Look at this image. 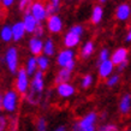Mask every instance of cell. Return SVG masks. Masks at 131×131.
<instances>
[{"label": "cell", "instance_id": "obj_1", "mask_svg": "<svg viewBox=\"0 0 131 131\" xmlns=\"http://www.w3.org/2000/svg\"><path fill=\"white\" fill-rule=\"evenodd\" d=\"M96 122L97 114L95 112H89L72 126V131H95Z\"/></svg>", "mask_w": 131, "mask_h": 131}, {"label": "cell", "instance_id": "obj_2", "mask_svg": "<svg viewBox=\"0 0 131 131\" xmlns=\"http://www.w3.org/2000/svg\"><path fill=\"white\" fill-rule=\"evenodd\" d=\"M18 94L19 93L17 90H7L3 94L1 105H3V110L5 112H7V113L16 112L17 107H18V101H19Z\"/></svg>", "mask_w": 131, "mask_h": 131}, {"label": "cell", "instance_id": "obj_3", "mask_svg": "<svg viewBox=\"0 0 131 131\" xmlns=\"http://www.w3.org/2000/svg\"><path fill=\"white\" fill-rule=\"evenodd\" d=\"M29 77L30 76L28 75V72L25 69H19L16 73V81H15V87H16V90L24 95L27 94L30 89V81H29Z\"/></svg>", "mask_w": 131, "mask_h": 131}, {"label": "cell", "instance_id": "obj_4", "mask_svg": "<svg viewBox=\"0 0 131 131\" xmlns=\"http://www.w3.org/2000/svg\"><path fill=\"white\" fill-rule=\"evenodd\" d=\"M5 64H6V68L8 69V71L11 73H17V71L19 70L18 69V64H19V58H18V49L16 47H8L5 52Z\"/></svg>", "mask_w": 131, "mask_h": 131}, {"label": "cell", "instance_id": "obj_5", "mask_svg": "<svg viewBox=\"0 0 131 131\" xmlns=\"http://www.w3.org/2000/svg\"><path fill=\"white\" fill-rule=\"evenodd\" d=\"M45 88V80H43V71L41 70H37L36 73L32 76V80L30 82V89L29 91L34 93L35 95L40 96L41 93L43 91Z\"/></svg>", "mask_w": 131, "mask_h": 131}, {"label": "cell", "instance_id": "obj_6", "mask_svg": "<svg viewBox=\"0 0 131 131\" xmlns=\"http://www.w3.org/2000/svg\"><path fill=\"white\" fill-rule=\"evenodd\" d=\"M30 13L35 17L39 22H43L48 18V12H47V7L42 1H34L32 5L30 6Z\"/></svg>", "mask_w": 131, "mask_h": 131}, {"label": "cell", "instance_id": "obj_7", "mask_svg": "<svg viewBox=\"0 0 131 131\" xmlns=\"http://www.w3.org/2000/svg\"><path fill=\"white\" fill-rule=\"evenodd\" d=\"M76 53L72 48H65L63 51H60L57 56V64L60 68H66L72 60H75Z\"/></svg>", "mask_w": 131, "mask_h": 131}, {"label": "cell", "instance_id": "obj_8", "mask_svg": "<svg viewBox=\"0 0 131 131\" xmlns=\"http://www.w3.org/2000/svg\"><path fill=\"white\" fill-rule=\"evenodd\" d=\"M63 19H61V17L59 15H51V16H48L47 18V29L48 31L52 32V34H58L63 30Z\"/></svg>", "mask_w": 131, "mask_h": 131}, {"label": "cell", "instance_id": "obj_9", "mask_svg": "<svg viewBox=\"0 0 131 131\" xmlns=\"http://www.w3.org/2000/svg\"><path fill=\"white\" fill-rule=\"evenodd\" d=\"M114 64L111 59L103 60V61H100L99 63V68H97V72H99V76L101 78H108L113 73L114 71Z\"/></svg>", "mask_w": 131, "mask_h": 131}, {"label": "cell", "instance_id": "obj_10", "mask_svg": "<svg viewBox=\"0 0 131 131\" xmlns=\"http://www.w3.org/2000/svg\"><path fill=\"white\" fill-rule=\"evenodd\" d=\"M114 16L117 18V20H119V22H126L131 17V6L126 3L119 4L115 8Z\"/></svg>", "mask_w": 131, "mask_h": 131}, {"label": "cell", "instance_id": "obj_11", "mask_svg": "<svg viewBox=\"0 0 131 131\" xmlns=\"http://www.w3.org/2000/svg\"><path fill=\"white\" fill-rule=\"evenodd\" d=\"M43 41L41 40V37L39 36H32L30 37V40L28 42L29 51L32 56H40L41 53H43Z\"/></svg>", "mask_w": 131, "mask_h": 131}, {"label": "cell", "instance_id": "obj_12", "mask_svg": "<svg viewBox=\"0 0 131 131\" xmlns=\"http://www.w3.org/2000/svg\"><path fill=\"white\" fill-rule=\"evenodd\" d=\"M23 23H24V27H25V30H27V34H34L36 28L39 27L40 22L32 16L30 13V11H27L23 17Z\"/></svg>", "mask_w": 131, "mask_h": 131}, {"label": "cell", "instance_id": "obj_13", "mask_svg": "<svg viewBox=\"0 0 131 131\" xmlns=\"http://www.w3.org/2000/svg\"><path fill=\"white\" fill-rule=\"evenodd\" d=\"M57 93H58V95H59L60 97H63V99H69V97H71V96L76 93V89L71 83H69V82H63V83L57 84Z\"/></svg>", "mask_w": 131, "mask_h": 131}, {"label": "cell", "instance_id": "obj_14", "mask_svg": "<svg viewBox=\"0 0 131 131\" xmlns=\"http://www.w3.org/2000/svg\"><path fill=\"white\" fill-rule=\"evenodd\" d=\"M81 37L82 36L78 35V34H76L75 31H72V30H69L65 36H64V46L66 48H75L76 46H78L81 41Z\"/></svg>", "mask_w": 131, "mask_h": 131}, {"label": "cell", "instance_id": "obj_15", "mask_svg": "<svg viewBox=\"0 0 131 131\" xmlns=\"http://www.w3.org/2000/svg\"><path fill=\"white\" fill-rule=\"evenodd\" d=\"M127 57H129V51H127V48L119 47L112 53L111 60L113 61L114 65H119V64H122L123 61L127 60Z\"/></svg>", "mask_w": 131, "mask_h": 131}, {"label": "cell", "instance_id": "obj_16", "mask_svg": "<svg viewBox=\"0 0 131 131\" xmlns=\"http://www.w3.org/2000/svg\"><path fill=\"white\" fill-rule=\"evenodd\" d=\"M12 34H13V41L15 42H18V41L23 40L25 34H27V30H25L23 20L22 22H16V23L12 25Z\"/></svg>", "mask_w": 131, "mask_h": 131}, {"label": "cell", "instance_id": "obj_17", "mask_svg": "<svg viewBox=\"0 0 131 131\" xmlns=\"http://www.w3.org/2000/svg\"><path fill=\"white\" fill-rule=\"evenodd\" d=\"M131 111V95L130 94H124L119 101V112L122 114L126 115Z\"/></svg>", "mask_w": 131, "mask_h": 131}, {"label": "cell", "instance_id": "obj_18", "mask_svg": "<svg viewBox=\"0 0 131 131\" xmlns=\"http://www.w3.org/2000/svg\"><path fill=\"white\" fill-rule=\"evenodd\" d=\"M0 39L3 42H10L13 41V34H12V25L8 24H4L1 28H0Z\"/></svg>", "mask_w": 131, "mask_h": 131}, {"label": "cell", "instance_id": "obj_19", "mask_svg": "<svg viewBox=\"0 0 131 131\" xmlns=\"http://www.w3.org/2000/svg\"><path fill=\"white\" fill-rule=\"evenodd\" d=\"M25 70L28 72L29 76H34L36 73V71L39 70V65H37V58L36 56H32L30 58H28L27 63H25Z\"/></svg>", "mask_w": 131, "mask_h": 131}, {"label": "cell", "instance_id": "obj_20", "mask_svg": "<svg viewBox=\"0 0 131 131\" xmlns=\"http://www.w3.org/2000/svg\"><path fill=\"white\" fill-rule=\"evenodd\" d=\"M95 51V45L93 41H87V42H84V45L82 46L81 48V57L83 58V59H87L89 57L93 56V53Z\"/></svg>", "mask_w": 131, "mask_h": 131}, {"label": "cell", "instance_id": "obj_21", "mask_svg": "<svg viewBox=\"0 0 131 131\" xmlns=\"http://www.w3.org/2000/svg\"><path fill=\"white\" fill-rule=\"evenodd\" d=\"M103 18V8L101 5H96L94 6L93 11H91V17L90 20L93 24H99Z\"/></svg>", "mask_w": 131, "mask_h": 131}, {"label": "cell", "instance_id": "obj_22", "mask_svg": "<svg viewBox=\"0 0 131 131\" xmlns=\"http://www.w3.org/2000/svg\"><path fill=\"white\" fill-rule=\"evenodd\" d=\"M71 72L69 69L66 68H61L59 70V72L57 73V77H56V83L59 84V83H63V82H69L70 78H71Z\"/></svg>", "mask_w": 131, "mask_h": 131}, {"label": "cell", "instance_id": "obj_23", "mask_svg": "<svg viewBox=\"0 0 131 131\" xmlns=\"http://www.w3.org/2000/svg\"><path fill=\"white\" fill-rule=\"evenodd\" d=\"M43 54L47 57H52L56 54V43L52 39H47L43 43Z\"/></svg>", "mask_w": 131, "mask_h": 131}, {"label": "cell", "instance_id": "obj_24", "mask_svg": "<svg viewBox=\"0 0 131 131\" xmlns=\"http://www.w3.org/2000/svg\"><path fill=\"white\" fill-rule=\"evenodd\" d=\"M37 58V65H39V70L41 71H46L49 68V57L46 54H40L36 57Z\"/></svg>", "mask_w": 131, "mask_h": 131}, {"label": "cell", "instance_id": "obj_25", "mask_svg": "<svg viewBox=\"0 0 131 131\" xmlns=\"http://www.w3.org/2000/svg\"><path fill=\"white\" fill-rule=\"evenodd\" d=\"M120 82V76L118 73H112L108 78H106V85L110 88L115 87Z\"/></svg>", "mask_w": 131, "mask_h": 131}, {"label": "cell", "instance_id": "obj_26", "mask_svg": "<svg viewBox=\"0 0 131 131\" xmlns=\"http://www.w3.org/2000/svg\"><path fill=\"white\" fill-rule=\"evenodd\" d=\"M94 83V78H93V76L91 75H85L83 76V78L81 80V87L82 89H88V88H90Z\"/></svg>", "mask_w": 131, "mask_h": 131}, {"label": "cell", "instance_id": "obj_27", "mask_svg": "<svg viewBox=\"0 0 131 131\" xmlns=\"http://www.w3.org/2000/svg\"><path fill=\"white\" fill-rule=\"evenodd\" d=\"M32 3H34L32 0H19L18 1V7H19L20 11H29Z\"/></svg>", "mask_w": 131, "mask_h": 131}, {"label": "cell", "instance_id": "obj_28", "mask_svg": "<svg viewBox=\"0 0 131 131\" xmlns=\"http://www.w3.org/2000/svg\"><path fill=\"white\" fill-rule=\"evenodd\" d=\"M111 59V54H110V51L107 48H102L99 53V63L100 61H103V60Z\"/></svg>", "mask_w": 131, "mask_h": 131}, {"label": "cell", "instance_id": "obj_29", "mask_svg": "<svg viewBox=\"0 0 131 131\" xmlns=\"http://www.w3.org/2000/svg\"><path fill=\"white\" fill-rule=\"evenodd\" d=\"M47 130V124H46V119L40 118L36 123V131H46Z\"/></svg>", "mask_w": 131, "mask_h": 131}, {"label": "cell", "instance_id": "obj_30", "mask_svg": "<svg viewBox=\"0 0 131 131\" xmlns=\"http://www.w3.org/2000/svg\"><path fill=\"white\" fill-rule=\"evenodd\" d=\"M46 7H47V12H48V16H51V15H54V13H57V11H58V8L59 7H57L56 5H53L49 1L47 5H46Z\"/></svg>", "mask_w": 131, "mask_h": 131}, {"label": "cell", "instance_id": "obj_31", "mask_svg": "<svg viewBox=\"0 0 131 131\" xmlns=\"http://www.w3.org/2000/svg\"><path fill=\"white\" fill-rule=\"evenodd\" d=\"M99 131H118V127L114 124H106L99 129Z\"/></svg>", "mask_w": 131, "mask_h": 131}, {"label": "cell", "instance_id": "obj_32", "mask_svg": "<svg viewBox=\"0 0 131 131\" xmlns=\"http://www.w3.org/2000/svg\"><path fill=\"white\" fill-rule=\"evenodd\" d=\"M8 125V120L6 119V117L0 115V131H5Z\"/></svg>", "mask_w": 131, "mask_h": 131}, {"label": "cell", "instance_id": "obj_33", "mask_svg": "<svg viewBox=\"0 0 131 131\" xmlns=\"http://www.w3.org/2000/svg\"><path fill=\"white\" fill-rule=\"evenodd\" d=\"M70 30H72V31H75L76 34H78V35H83L84 32V28L82 27V25H80V24H76V25H73V27H71L70 28Z\"/></svg>", "mask_w": 131, "mask_h": 131}, {"label": "cell", "instance_id": "obj_34", "mask_svg": "<svg viewBox=\"0 0 131 131\" xmlns=\"http://www.w3.org/2000/svg\"><path fill=\"white\" fill-rule=\"evenodd\" d=\"M35 36H39V37H42L43 36V34H45V28L41 25V24H39V27L36 28V30H35Z\"/></svg>", "mask_w": 131, "mask_h": 131}, {"label": "cell", "instance_id": "obj_35", "mask_svg": "<svg viewBox=\"0 0 131 131\" xmlns=\"http://www.w3.org/2000/svg\"><path fill=\"white\" fill-rule=\"evenodd\" d=\"M17 125H18V122H17L16 118H13L10 123V131H17V129H18Z\"/></svg>", "mask_w": 131, "mask_h": 131}, {"label": "cell", "instance_id": "obj_36", "mask_svg": "<svg viewBox=\"0 0 131 131\" xmlns=\"http://www.w3.org/2000/svg\"><path fill=\"white\" fill-rule=\"evenodd\" d=\"M15 1H16V0H1V5H3L5 8H7V7H11L12 5L15 4Z\"/></svg>", "mask_w": 131, "mask_h": 131}, {"label": "cell", "instance_id": "obj_37", "mask_svg": "<svg viewBox=\"0 0 131 131\" xmlns=\"http://www.w3.org/2000/svg\"><path fill=\"white\" fill-rule=\"evenodd\" d=\"M117 66H118V71L119 72H122V71H124V70H125V68H126L127 66V60H125V61H123V63L122 64H119V65H117Z\"/></svg>", "mask_w": 131, "mask_h": 131}, {"label": "cell", "instance_id": "obj_38", "mask_svg": "<svg viewBox=\"0 0 131 131\" xmlns=\"http://www.w3.org/2000/svg\"><path fill=\"white\" fill-rule=\"evenodd\" d=\"M75 66H76V60H72L71 63L69 64L68 66H66V69H69L70 71H73V69H75Z\"/></svg>", "mask_w": 131, "mask_h": 131}, {"label": "cell", "instance_id": "obj_39", "mask_svg": "<svg viewBox=\"0 0 131 131\" xmlns=\"http://www.w3.org/2000/svg\"><path fill=\"white\" fill-rule=\"evenodd\" d=\"M125 41L126 42H131V25H130V28H129V30H127L126 36H125Z\"/></svg>", "mask_w": 131, "mask_h": 131}, {"label": "cell", "instance_id": "obj_40", "mask_svg": "<svg viewBox=\"0 0 131 131\" xmlns=\"http://www.w3.org/2000/svg\"><path fill=\"white\" fill-rule=\"evenodd\" d=\"M53 131H66V127L64 126V125H60V126H58V127H56Z\"/></svg>", "mask_w": 131, "mask_h": 131}, {"label": "cell", "instance_id": "obj_41", "mask_svg": "<svg viewBox=\"0 0 131 131\" xmlns=\"http://www.w3.org/2000/svg\"><path fill=\"white\" fill-rule=\"evenodd\" d=\"M51 3L53 5H56L57 7H59V5H60V0H51Z\"/></svg>", "mask_w": 131, "mask_h": 131}, {"label": "cell", "instance_id": "obj_42", "mask_svg": "<svg viewBox=\"0 0 131 131\" xmlns=\"http://www.w3.org/2000/svg\"><path fill=\"white\" fill-rule=\"evenodd\" d=\"M108 0H99V3L100 4H105V3H107Z\"/></svg>", "mask_w": 131, "mask_h": 131}, {"label": "cell", "instance_id": "obj_43", "mask_svg": "<svg viewBox=\"0 0 131 131\" xmlns=\"http://www.w3.org/2000/svg\"><path fill=\"white\" fill-rule=\"evenodd\" d=\"M1 99H3V95L0 94V108H3V105H1Z\"/></svg>", "mask_w": 131, "mask_h": 131}, {"label": "cell", "instance_id": "obj_44", "mask_svg": "<svg viewBox=\"0 0 131 131\" xmlns=\"http://www.w3.org/2000/svg\"><path fill=\"white\" fill-rule=\"evenodd\" d=\"M124 131H131V129H126V130H124Z\"/></svg>", "mask_w": 131, "mask_h": 131}, {"label": "cell", "instance_id": "obj_45", "mask_svg": "<svg viewBox=\"0 0 131 131\" xmlns=\"http://www.w3.org/2000/svg\"><path fill=\"white\" fill-rule=\"evenodd\" d=\"M66 1H71V0H66Z\"/></svg>", "mask_w": 131, "mask_h": 131}, {"label": "cell", "instance_id": "obj_46", "mask_svg": "<svg viewBox=\"0 0 131 131\" xmlns=\"http://www.w3.org/2000/svg\"><path fill=\"white\" fill-rule=\"evenodd\" d=\"M0 3H1V0H0Z\"/></svg>", "mask_w": 131, "mask_h": 131}]
</instances>
